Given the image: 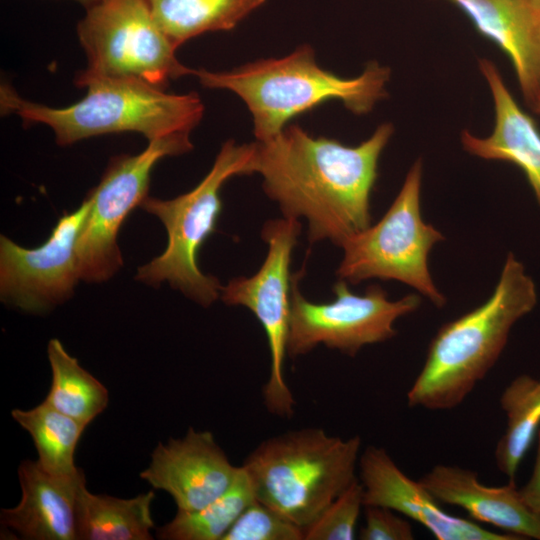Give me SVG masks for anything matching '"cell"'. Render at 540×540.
Instances as JSON below:
<instances>
[{
  "label": "cell",
  "mask_w": 540,
  "mask_h": 540,
  "mask_svg": "<svg viewBox=\"0 0 540 540\" xmlns=\"http://www.w3.org/2000/svg\"><path fill=\"white\" fill-rule=\"evenodd\" d=\"M393 134V124L382 123L368 139L347 146L288 124L276 136L254 142L251 174L262 177L264 192L283 217L307 222L308 241L342 247L371 225L378 163Z\"/></svg>",
  "instance_id": "obj_1"
},
{
  "label": "cell",
  "mask_w": 540,
  "mask_h": 540,
  "mask_svg": "<svg viewBox=\"0 0 540 540\" xmlns=\"http://www.w3.org/2000/svg\"><path fill=\"white\" fill-rule=\"evenodd\" d=\"M538 294L524 265L509 253L490 297L442 325L407 392L410 407L448 410L460 405L497 362L513 325L530 313Z\"/></svg>",
  "instance_id": "obj_2"
},
{
  "label": "cell",
  "mask_w": 540,
  "mask_h": 540,
  "mask_svg": "<svg viewBox=\"0 0 540 540\" xmlns=\"http://www.w3.org/2000/svg\"><path fill=\"white\" fill-rule=\"evenodd\" d=\"M202 86L235 93L252 115L256 141L279 134L298 115L331 100L356 115H364L387 97L391 69L369 61L356 77L345 78L323 69L314 50L299 46L282 58L261 59L237 68L213 72L193 69Z\"/></svg>",
  "instance_id": "obj_3"
},
{
  "label": "cell",
  "mask_w": 540,
  "mask_h": 540,
  "mask_svg": "<svg viewBox=\"0 0 540 540\" xmlns=\"http://www.w3.org/2000/svg\"><path fill=\"white\" fill-rule=\"evenodd\" d=\"M86 95L66 107L27 100L11 84L0 86L2 115L15 114L25 124L50 127L57 144L71 145L90 137L135 132L148 141L191 133L204 114L198 94H171L134 78L96 77L76 81Z\"/></svg>",
  "instance_id": "obj_4"
},
{
  "label": "cell",
  "mask_w": 540,
  "mask_h": 540,
  "mask_svg": "<svg viewBox=\"0 0 540 540\" xmlns=\"http://www.w3.org/2000/svg\"><path fill=\"white\" fill-rule=\"evenodd\" d=\"M361 444L358 435L296 429L263 440L241 466L255 498L305 530L358 479Z\"/></svg>",
  "instance_id": "obj_5"
},
{
  "label": "cell",
  "mask_w": 540,
  "mask_h": 540,
  "mask_svg": "<svg viewBox=\"0 0 540 540\" xmlns=\"http://www.w3.org/2000/svg\"><path fill=\"white\" fill-rule=\"evenodd\" d=\"M253 154L254 142L227 140L210 171L192 190L173 199L147 196L143 200L141 208L162 222L168 242L161 255L138 269L136 279L156 286L167 281L204 307L218 299L222 285L216 277L201 271L198 254L215 231L222 210V186L233 176L251 174Z\"/></svg>",
  "instance_id": "obj_6"
},
{
  "label": "cell",
  "mask_w": 540,
  "mask_h": 540,
  "mask_svg": "<svg viewBox=\"0 0 540 540\" xmlns=\"http://www.w3.org/2000/svg\"><path fill=\"white\" fill-rule=\"evenodd\" d=\"M422 178L423 161L418 158L383 217L342 245L336 274L351 284L372 278L399 281L441 308L446 298L433 281L428 255L445 238L421 216Z\"/></svg>",
  "instance_id": "obj_7"
},
{
  "label": "cell",
  "mask_w": 540,
  "mask_h": 540,
  "mask_svg": "<svg viewBox=\"0 0 540 540\" xmlns=\"http://www.w3.org/2000/svg\"><path fill=\"white\" fill-rule=\"evenodd\" d=\"M87 67L75 82L134 78L165 89L170 80L192 75L157 23L147 0H100L86 9L76 28Z\"/></svg>",
  "instance_id": "obj_8"
},
{
  "label": "cell",
  "mask_w": 540,
  "mask_h": 540,
  "mask_svg": "<svg viewBox=\"0 0 540 540\" xmlns=\"http://www.w3.org/2000/svg\"><path fill=\"white\" fill-rule=\"evenodd\" d=\"M302 271L293 275L287 354L304 355L322 344L354 357L366 345L385 342L397 331L395 321L416 311L421 305L418 294L389 300L379 285H371L362 294L350 290L338 279L335 300L328 303L308 301L299 289Z\"/></svg>",
  "instance_id": "obj_9"
},
{
  "label": "cell",
  "mask_w": 540,
  "mask_h": 540,
  "mask_svg": "<svg viewBox=\"0 0 540 540\" xmlns=\"http://www.w3.org/2000/svg\"><path fill=\"white\" fill-rule=\"evenodd\" d=\"M301 231L300 221L278 218L267 221L261 237L267 244L266 257L250 277H236L221 287L220 298L227 305L249 309L263 327L270 352V372L263 388L267 410L280 418L294 415L295 399L285 381L284 361L291 312L293 274L290 265Z\"/></svg>",
  "instance_id": "obj_10"
},
{
  "label": "cell",
  "mask_w": 540,
  "mask_h": 540,
  "mask_svg": "<svg viewBox=\"0 0 540 540\" xmlns=\"http://www.w3.org/2000/svg\"><path fill=\"white\" fill-rule=\"evenodd\" d=\"M192 148L190 133H177L148 141L139 154L111 159L100 183L88 194L91 207L76 245L80 279L102 282L120 269L118 232L129 213L147 197L154 166L164 157Z\"/></svg>",
  "instance_id": "obj_11"
},
{
  "label": "cell",
  "mask_w": 540,
  "mask_h": 540,
  "mask_svg": "<svg viewBox=\"0 0 540 540\" xmlns=\"http://www.w3.org/2000/svg\"><path fill=\"white\" fill-rule=\"evenodd\" d=\"M91 207L89 195L73 212L64 213L48 239L25 248L0 238V296L4 303L39 314L66 301L80 279L76 245Z\"/></svg>",
  "instance_id": "obj_12"
},
{
  "label": "cell",
  "mask_w": 540,
  "mask_h": 540,
  "mask_svg": "<svg viewBox=\"0 0 540 540\" xmlns=\"http://www.w3.org/2000/svg\"><path fill=\"white\" fill-rule=\"evenodd\" d=\"M238 472L211 432L190 427L182 438L159 442L139 476L167 492L178 511L192 512L224 493Z\"/></svg>",
  "instance_id": "obj_13"
},
{
  "label": "cell",
  "mask_w": 540,
  "mask_h": 540,
  "mask_svg": "<svg viewBox=\"0 0 540 540\" xmlns=\"http://www.w3.org/2000/svg\"><path fill=\"white\" fill-rule=\"evenodd\" d=\"M364 506L389 508L427 528L438 540H521L447 513L420 483L408 477L384 448L368 446L359 458Z\"/></svg>",
  "instance_id": "obj_14"
},
{
  "label": "cell",
  "mask_w": 540,
  "mask_h": 540,
  "mask_svg": "<svg viewBox=\"0 0 540 540\" xmlns=\"http://www.w3.org/2000/svg\"><path fill=\"white\" fill-rule=\"evenodd\" d=\"M419 481L439 503L462 508L472 520L521 539L540 540V514L523 501L513 480L487 486L474 470L437 464Z\"/></svg>",
  "instance_id": "obj_15"
},
{
  "label": "cell",
  "mask_w": 540,
  "mask_h": 540,
  "mask_svg": "<svg viewBox=\"0 0 540 540\" xmlns=\"http://www.w3.org/2000/svg\"><path fill=\"white\" fill-rule=\"evenodd\" d=\"M20 502L2 509L1 525L27 540H77L76 501L83 470L74 475H54L39 463L24 460L18 467Z\"/></svg>",
  "instance_id": "obj_16"
},
{
  "label": "cell",
  "mask_w": 540,
  "mask_h": 540,
  "mask_svg": "<svg viewBox=\"0 0 540 540\" xmlns=\"http://www.w3.org/2000/svg\"><path fill=\"white\" fill-rule=\"evenodd\" d=\"M478 67L492 97L494 125L486 137L463 130L461 145L475 157L518 166L540 206V130L533 118L519 106L495 63L480 58Z\"/></svg>",
  "instance_id": "obj_17"
},
{
  "label": "cell",
  "mask_w": 540,
  "mask_h": 540,
  "mask_svg": "<svg viewBox=\"0 0 540 540\" xmlns=\"http://www.w3.org/2000/svg\"><path fill=\"white\" fill-rule=\"evenodd\" d=\"M510 59L525 103L540 98V14L529 0H446Z\"/></svg>",
  "instance_id": "obj_18"
},
{
  "label": "cell",
  "mask_w": 540,
  "mask_h": 540,
  "mask_svg": "<svg viewBox=\"0 0 540 540\" xmlns=\"http://www.w3.org/2000/svg\"><path fill=\"white\" fill-rule=\"evenodd\" d=\"M153 491L133 498L91 493L84 481L76 501L77 540H151Z\"/></svg>",
  "instance_id": "obj_19"
},
{
  "label": "cell",
  "mask_w": 540,
  "mask_h": 540,
  "mask_svg": "<svg viewBox=\"0 0 540 540\" xmlns=\"http://www.w3.org/2000/svg\"><path fill=\"white\" fill-rule=\"evenodd\" d=\"M172 44L179 48L203 33L236 27L266 0H147Z\"/></svg>",
  "instance_id": "obj_20"
},
{
  "label": "cell",
  "mask_w": 540,
  "mask_h": 540,
  "mask_svg": "<svg viewBox=\"0 0 540 540\" xmlns=\"http://www.w3.org/2000/svg\"><path fill=\"white\" fill-rule=\"evenodd\" d=\"M47 355L52 378L44 402L88 426L108 406L107 388L66 351L60 340L49 341Z\"/></svg>",
  "instance_id": "obj_21"
},
{
  "label": "cell",
  "mask_w": 540,
  "mask_h": 540,
  "mask_svg": "<svg viewBox=\"0 0 540 540\" xmlns=\"http://www.w3.org/2000/svg\"><path fill=\"white\" fill-rule=\"evenodd\" d=\"M500 406L507 417L504 434L495 448L498 469L514 477L540 426V378L515 377L503 390Z\"/></svg>",
  "instance_id": "obj_22"
},
{
  "label": "cell",
  "mask_w": 540,
  "mask_h": 540,
  "mask_svg": "<svg viewBox=\"0 0 540 540\" xmlns=\"http://www.w3.org/2000/svg\"><path fill=\"white\" fill-rule=\"evenodd\" d=\"M12 418L27 431L36 448L39 465L54 475H74L78 442L87 427L46 402L28 409H13Z\"/></svg>",
  "instance_id": "obj_23"
},
{
  "label": "cell",
  "mask_w": 540,
  "mask_h": 540,
  "mask_svg": "<svg viewBox=\"0 0 540 540\" xmlns=\"http://www.w3.org/2000/svg\"><path fill=\"white\" fill-rule=\"evenodd\" d=\"M255 500L243 467L231 486L203 508L177 511L175 517L158 528L162 540H223L241 513Z\"/></svg>",
  "instance_id": "obj_24"
},
{
  "label": "cell",
  "mask_w": 540,
  "mask_h": 540,
  "mask_svg": "<svg viewBox=\"0 0 540 540\" xmlns=\"http://www.w3.org/2000/svg\"><path fill=\"white\" fill-rule=\"evenodd\" d=\"M363 503L359 479L344 490L305 528L304 540H352Z\"/></svg>",
  "instance_id": "obj_25"
},
{
  "label": "cell",
  "mask_w": 540,
  "mask_h": 540,
  "mask_svg": "<svg viewBox=\"0 0 540 540\" xmlns=\"http://www.w3.org/2000/svg\"><path fill=\"white\" fill-rule=\"evenodd\" d=\"M304 537L302 527L255 498L223 540H304Z\"/></svg>",
  "instance_id": "obj_26"
},
{
  "label": "cell",
  "mask_w": 540,
  "mask_h": 540,
  "mask_svg": "<svg viewBox=\"0 0 540 540\" xmlns=\"http://www.w3.org/2000/svg\"><path fill=\"white\" fill-rule=\"evenodd\" d=\"M365 507V524L359 532L362 540H412L414 533L410 522L395 511L380 506Z\"/></svg>",
  "instance_id": "obj_27"
},
{
  "label": "cell",
  "mask_w": 540,
  "mask_h": 540,
  "mask_svg": "<svg viewBox=\"0 0 540 540\" xmlns=\"http://www.w3.org/2000/svg\"><path fill=\"white\" fill-rule=\"evenodd\" d=\"M523 501L540 514V429L537 432V451L532 474L527 483L519 488Z\"/></svg>",
  "instance_id": "obj_28"
},
{
  "label": "cell",
  "mask_w": 540,
  "mask_h": 540,
  "mask_svg": "<svg viewBox=\"0 0 540 540\" xmlns=\"http://www.w3.org/2000/svg\"><path fill=\"white\" fill-rule=\"evenodd\" d=\"M77 3H79L80 5H82L85 9H88L90 8L91 6H93L94 4H96L97 2H99L100 0H73Z\"/></svg>",
  "instance_id": "obj_29"
},
{
  "label": "cell",
  "mask_w": 540,
  "mask_h": 540,
  "mask_svg": "<svg viewBox=\"0 0 540 540\" xmlns=\"http://www.w3.org/2000/svg\"><path fill=\"white\" fill-rule=\"evenodd\" d=\"M529 1L540 14V0H529Z\"/></svg>",
  "instance_id": "obj_30"
},
{
  "label": "cell",
  "mask_w": 540,
  "mask_h": 540,
  "mask_svg": "<svg viewBox=\"0 0 540 540\" xmlns=\"http://www.w3.org/2000/svg\"><path fill=\"white\" fill-rule=\"evenodd\" d=\"M532 111L538 115H540V98L539 100L537 101V103L535 104V106L533 107Z\"/></svg>",
  "instance_id": "obj_31"
}]
</instances>
